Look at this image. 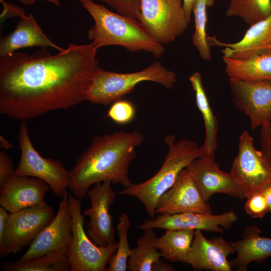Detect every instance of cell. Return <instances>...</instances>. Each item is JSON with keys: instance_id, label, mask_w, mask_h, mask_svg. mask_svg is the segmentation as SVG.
I'll return each mask as SVG.
<instances>
[{"instance_id": "cell-21", "label": "cell", "mask_w": 271, "mask_h": 271, "mask_svg": "<svg viewBox=\"0 0 271 271\" xmlns=\"http://www.w3.org/2000/svg\"><path fill=\"white\" fill-rule=\"evenodd\" d=\"M261 230L256 225L246 227L242 238L231 242L236 256L229 261L232 269L245 271L251 262L271 257V238L260 235Z\"/></svg>"}, {"instance_id": "cell-41", "label": "cell", "mask_w": 271, "mask_h": 271, "mask_svg": "<svg viewBox=\"0 0 271 271\" xmlns=\"http://www.w3.org/2000/svg\"><path fill=\"white\" fill-rule=\"evenodd\" d=\"M0 145L1 148L8 150L12 149L14 146L7 141L3 136H0Z\"/></svg>"}, {"instance_id": "cell-11", "label": "cell", "mask_w": 271, "mask_h": 271, "mask_svg": "<svg viewBox=\"0 0 271 271\" xmlns=\"http://www.w3.org/2000/svg\"><path fill=\"white\" fill-rule=\"evenodd\" d=\"M232 102L248 116L250 128L271 123V81H244L229 78Z\"/></svg>"}, {"instance_id": "cell-26", "label": "cell", "mask_w": 271, "mask_h": 271, "mask_svg": "<svg viewBox=\"0 0 271 271\" xmlns=\"http://www.w3.org/2000/svg\"><path fill=\"white\" fill-rule=\"evenodd\" d=\"M2 270L5 271H68L70 270L67 252H51L30 260L18 263L5 262Z\"/></svg>"}, {"instance_id": "cell-9", "label": "cell", "mask_w": 271, "mask_h": 271, "mask_svg": "<svg viewBox=\"0 0 271 271\" xmlns=\"http://www.w3.org/2000/svg\"><path fill=\"white\" fill-rule=\"evenodd\" d=\"M54 216L52 207L47 203L10 213L0 256L16 254L29 246Z\"/></svg>"}, {"instance_id": "cell-33", "label": "cell", "mask_w": 271, "mask_h": 271, "mask_svg": "<svg viewBox=\"0 0 271 271\" xmlns=\"http://www.w3.org/2000/svg\"><path fill=\"white\" fill-rule=\"evenodd\" d=\"M259 144L262 155L271 169V123L260 127Z\"/></svg>"}, {"instance_id": "cell-24", "label": "cell", "mask_w": 271, "mask_h": 271, "mask_svg": "<svg viewBox=\"0 0 271 271\" xmlns=\"http://www.w3.org/2000/svg\"><path fill=\"white\" fill-rule=\"evenodd\" d=\"M195 230H166L165 233L155 240L161 256L170 261L185 262L191 248Z\"/></svg>"}, {"instance_id": "cell-15", "label": "cell", "mask_w": 271, "mask_h": 271, "mask_svg": "<svg viewBox=\"0 0 271 271\" xmlns=\"http://www.w3.org/2000/svg\"><path fill=\"white\" fill-rule=\"evenodd\" d=\"M187 212L212 213L210 205L185 168L179 174L173 186L159 198L156 213Z\"/></svg>"}, {"instance_id": "cell-38", "label": "cell", "mask_w": 271, "mask_h": 271, "mask_svg": "<svg viewBox=\"0 0 271 271\" xmlns=\"http://www.w3.org/2000/svg\"><path fill=\"white\" fill-rule=\"evenodd\" d=\"M195 1L196 0H183V9L189 23L190 22L193 6Z\"/></svg>"}, {"instance_id": "cell-3", "label": "cell", "mask_w": 271, "mask_h": 271, "mask_svg": "<svg viewBox=\"0 0 271 271\" xmlns=\"http://www.w3.org/2000/svg\"><path fill=\"white\" fill-rule=\"evenodd\" d=\"M78 1L94 20L88 38L98 49L118 45L133 52L151 53L157 58L163 54V45L155 41L138 20L114 13L93 0Z\"/></svg>"}, {"instance_id": "cell-8", "label": "cell", "mask_w": 271, "mask_h": 271, "mask_svg": "<svg viewBox=\"0 0 271 271\" xmlns=\"http://www.w3.org/2000/svg\"><path fill=\"white\" fill-rule=\"evenodd\" d=\"M149 35L162 45L181 36L188 24L183 0H141L138 20Z\"/></svg>"}, {"instance_id": "cell-36", "label": "cell", "mask_w": 271, "mask_h": 271, "mask_svg": "<svg viewBox=\"0 0 271 271\" xmlns=\"http://www.w3.org/2000/svg\"><path fill=\"white\" fill-rule=\"evenodd\" d=\"M10 213L4 208L0 207V249L3 247L6 228Z\"/></svg>"}, {"instance_id": "cell-2", "label": "cell", "mask_w": 271, "mask_h": 271, "mask_svg": "<svg viewBox=\"0 0 271 271\" xmlns=\"http://www.w3.org/2000/svg\"><path fill=\"white\" fill-rule=\"evenodd\" d=\"M144 141V136L137 131L94 137L69 171L71 193L81 199L91 186L106 181L124 187L130 186L129 166L136 159V148Z\"/></svg>"}, {"instance_id": "cell-34", "label": "cell", "mask_w": 271, "mask_h": 271, "mask_svg": "<svg viewBox=\"0 0 271 271\" xmlns=\"http://www.w3.org/2000/svg\"><path fill=\"white\" fill-rule=\"evenodd\" d=\"M15 174L13 163L4 151L0 152V185L5 183Z\"/></svg>"}, {"instance_id": "cell-22", "label": "cell", "mask_w": 271, "mask_h": 271, "mask_svg": "<svg viewBox=\"0 0 271 271\" xmlns=\"http://www.w3.org/2000/svg\"><path fill=\"white\" fill-rule=\"evenodd\" d=\"M225 72L229 78L244 81H271V49L244 59L223 56Z\"/></svg>"}, {"instance_id": "cell-10", "label": "cell", "mask_w": 271, "mask_h": 271, "mask_svg": "<svg viewBox=\"0 0 271 271\" xmlns=\"http://www.w3.org/2000/svg\"><path fill=\"white\" fill-rule=\"evenodd\" d=\"M230 172L243 189L246 197L271 183V169L261 151L255 149L253 139L246 130L240 135L238 153Z\"/></svg>"}, {"instance_id": "cell-40", "label": "cell", "mask_w": 271, "mask_h": 271, "mask_svg": "<svg viewBox=\"0 0 271 271\" xmlns=\"http://www.w3.org/2000/svg\"><path fill=\"white\" fill-rule=\"evenodd\" d=\"M20 2L24 5H31L35 3L38 0H19ZM48 2L51 3L56 6L57 7H60V0H44Z\"/></svg>"}, {"instance_id": "cell-30", "label": "cell", "mask_w": 271, "mask_h": 271, "mask_svg": "<svg viewBox=\"0 0 271 271\" xmlns=\"http://www.w3.org/2000/svg\"><path fill=\"white\" fill-rule=\"evenodd\" d=\"M136 114V107L132 103L121 99L111 104L107 116L116 123L124 125L131 122Z\"/></svg>"}, {"instance_id": "cell-20", "label": "cell", "mask_w": 271, "mask_h": 271, "mask_svg": "<svg viewBox=\"0 0 271 271\" xmlns=\"http://www.w3.org/2000/svg\"><path fill=\"white\" fill-rule=\"evenodd\" d=\"M22 15L15 30L0 40V57L24 48L51 47L60 51L64 49L53 43L43 32L33 16Z\"/></svg>"}, {"instance_id": "cell-28", "label": "cell", "mask_w": 271, "mask_h": 271, "mask_svg": "<svg viewBox=\"0 0 271 271\" xmlns=\"http://www.w3.org/2000/svg\"><path fill=\"white\" fill-rule=\"evenodd\" d=\"M214 3L215 0H196L192 9L194 17V32L192 37V42L201 59L206 61L212 59L206 31L207 9L212 6Z\"/></svg>"}, {"instance_id": "cell-19", "label": "cell", "mask_w": 271, "mask_h": 271, "mask_svg": "<svg viewBox=\"0 0 271 271\" xmlns=\"http://www.w3.org/2000/svg\"><path fill=\"white\" fill-rule=\"evenodd\" d=\"M210 46L224 47L223 56L244 59L268 49L271 44V13L266 18L250 26L242 39L235 43L220 42L215 37L207 36Z\"/></svg>"}, {"instance_id": "cell-32", "label": "cell", "mask_w": 271, "mask_h": 271, "mask_svg": "<svg viewBox=\"0 0 271 271\" xmlns=\"http://www.w3.org/2000/svg\"><path fill=\"white\" fill-rule=\"evenodd\" d=\"M116 10L119 14L137 20L141 14V0H98Z\"/></svg>"}, {"instance_id": "cell-16", "label": "cell", "mask_w": 271, "mask_h": 271, "mask_svg": "<svg viewBox=\"0 0 271 271\" xmlns=\"http://www.w3.org/2000/svg\"><path fill=\"white\" fill-rule=\"evenodd\" d=\"M186 169L207 202L216 193L225 194L240 200L246 197L243 189L232 174L222 171L215 159L200 157L193 160Z\"/></svg>"}, {"instance_id": "cell-29", "label": "cell", "mask_w": 271, "mask_h": 271, "mask_svg": "<svg viewBox=\"0 0 271 271\" xmlns=\"http://www.w3.org/2000/svg\"><path fill=\"white\" fill-rule=\"evenodd\" d=\"M116 231L118 236L116 252L110 257L106 271H126L127 260L131 252L128 241V232L130 222L126 213H123L119 218Z\"/></svg>"}, {"instance_id": "cell-23", "label": "cell", "mask_w": 271, "mask_h": 271, "mask_svg": "<svg viewBox=\"0 0 271 271\" xmlns=\"http://www.w3.org/2000/svg\"><path fill=\"white\" fill-rule=\"evenodd\" d=\"M189 79L195 92L197 106L204 121L205 139L200 147L202 156L215 159L214 153L217 147L218 121L210 105L200 74L195 72Z\"/></svg>"}, {"instance_id": "cell-6", "label": "cell", "mask_w": 271, "mask_h": 271, "mask_svg": "<svg viewBox=\"0 0 271 271\" xmlns=\"http://www.w3.org/2000/svg\"><path fill=\"white\" fill-rule=\"evenodd\" d=\"M72 220V237L67 251L70 271H106L108 261L116 252L118 242L106 246L95 244L84 228L81 199L68 195Z\"/></svg>"}, {"instance_id": "cell-31", "label": "cell", "mask_w": 271, "mask_h": 271, "mask_svg": "<svg viewBox=\"0 0 271 271\" xmlns=\"http://www.w3.org/2000/svg\"><path fill=\"white\" fill-rule=\"evenodd\" d=\"M246 198L244 208L251 217L262 218L268 212L267 202L262 190L253 193Z\"/></svg>"}, {"instance_id": "cell-17", "label": "cell", "mask_w": 271, "mask_h": 271, "mask_svg": "<svg viewBox=\"0 0 271 271\" xmlns=\"http://www.w3.org/2000/svg\"><path fill=\"white\" fill-rule=\"evenodd\" d=\"M49 189L40 179L15 174L0 185V205L9 213L42 206L46 203L45 196Z\"/></svg>"}, {"instance_id": "cell-18", "label": "cell", "mask_w": 271, "mask_h": 271, "mask_svg": "<svg viewBox=\"0 0 271 271\" xmlns=\"http://www.w3.org/2000/svg\"><path fill=\"white\" fill-rule=\"evenodd\" d=\"M235 252L231 242L222 237L207 239L196 230L185 263L196 270L231 271L227 256Z\"/></svg>"}, {"instance_id": "cell-1", "label": "cell", "mask_w": 271, "mask_h": 271, "mask_svg": "<svg viewBox=\"0 0 271 271\" xmlns=\"http://www.w3.org/2000/svg\"><path fill=\"white\" fill-rule=\"evenodd\" d=\"M93 43L69 44L56 54L47 48L0 58V113L27 120L86 100L98 68Z\"/></svg>"}, {"instance_id": "cell-37", "label": "cell", "mask_w": 271, "mask_h": 271, "mask_svg": "<svg viewBox=\"0 0 271 271\" xmlns=\"http://www.w3.org/2000/svg\"><path fill=\"white\" fill-rule=\"evenodd\" d=\"M176 269L173 265L159 258L152 266V271H174Z\"/></svg>"}, {"instance_id": "cell-27", "label": "cell", "mask_w": 271, "mask_h": 271, "mask_svg": "<svg viewBox=\"0 0 271 271\" xmlns=\"http://www.w3.org/2000/svg\"><path fill=\"white\" fill-rule=\"evenodd\" d=\"M270 13L271 0H230L226 15L238 17L250 26Z\"/></svg>"}, {"instance_id": "cell-25", "label": "cell", "mask_w": 271, "mask_h": 271, "mask_svg": "<svg viewBox=\"0 0 271 271\" xmlns=\"http://www.w3.org/2000/svg\"><path fill=\"white\" fill-rule=\"evenodd\" d=\"M143 231L137 241V246L131 249L127 260V270L152 271L153 264L162 256L155 245L157 235L154 229Z\"/></svg>"}, {"instance_id": "cell-5", "label": "cell", "mask_w": 271, "mask_h": 271, "mask_svg": "<svg viewBox=\"0 0 271 271\" xmlns=\"http://www.w3.org/2000/svg\"><path fill=\"white\" fill-rule=\"evenodd\" d=\"M144 81L156 82L170 89L176 83L177 77L160 61L154 62L141 71L126 73L108 71L99 67L88 88L86 100L107 106L122 99Z\"/></svg>"}, {"instance_id": "cell-14", "label": "cell", "mask_w": 271, "mask_h": 271, "mask_svg": "<svg viewBox=\"0 0 271 271\" xmlns=\"http://www.w3.org/2000/svg\"><path fill=\"white\" fill-rule=\"evenodd\" d=\"M237 219L234 211L220 214L187 212L172 214H160L157 218L146 219L137 226L138 229H163L166 230L192 229L224 233Z\"/></svg>"}, {"instance_id": "cell-7", "label": "cell", "mask_w": 271, "mask_h": 271, "mask_svg": "<svg viewBox=\"0 0 271 271\" xmlns=\"http://www.w3.org/2000/svg\"><path fill=\"white\" fill-rule=\"evenodd\" d=\"M18 142L21 158L15 174L45 181L58 197L62 198L68 194L70 172L60 161L45 158L39 154L32 143L26 120L21 122Z\"/></svg>"}, {"instance_id": "cell-42", "label": "cell", "mask_w": 271, "mask_h": 271, "mask_svg": "<svg viewBox=\"0 0 271 271\" xmlns=\"http://www.w3.org/2000/svg\"><path fill=\"white\" fill-rule=\"evenodd\" d=\"M268 49H271V44H270V45L269 46Z\"/></svg>"}, {"instance_id": "cell-4", "label": "cell", "mask_w": 271, "mask_h": 271, "mask_svg": "<svg viewBox=\"0 0 271 271\" xmlns=\"http://www.w3.org/2000/svg\"><path fill=\"white\" fill-rule=\"evenodd\" d=\"M168 152L158 172L147 181L124 187L118 193L136 197L143 203L148 215L155 218L158 201L176 181L181 172L193 160L202 156L200 147L190 140L176 142L172 134L164 137Z\"/></svg>"}, {"instance_id": "cell-35", "label": "cell", "mask_w": 271, "mask_h": 271, "mask_svg": "<svg viewBox=\"0 0 271 271\" xmlns=\"http://www.w3.org/2000/svg\"><path fill=\"white\" fill-rule=\"evenodd\" d=\"M1 3L4 7V10L1 15V19L3 20L7 17H12L15 16L21 17L22 15L27 13L22 8L12 5L6 3L4 0H1Z\"/></svg>"}, {"instance_id": "cell-12", "label": "cell", "mask_w": 271, "mask_h": 271, "mask_svg": "<svg viewBox=\"0 0 271 271\" xmlns=\"http://www.w3.org/2000/svg\"><path fill=\"white\" fill-rule=\"evenodd\" d=\"M112 182L106 181L95 183L90 188L88 195L90 207L83 212L88 216L87 234L96 245L106 246L115 242V230L109 209L115 200L116 194Z\"/></svg>"}, {"instance_id": "cell-13", "label": "cell", "mask_w": 271, "mask_h": 271, "mask_svg": "<svg viewBox=\"0 0 271 271\" xmlns=\"http://www.w3.org/2000/svg\"><path fill=\"white\" fill-rule=\"evenodd\" d=\"M68 195V193L62 198L57 212L52 221L41 231L16 262H24L53 251H68L72 237Z\"/></svg>"}, {"instance_id": "cell-39", "label": "cell", "mask_w": 271, "mask_h": 271, "mask_svg": "<svg viewBox=\"0 0 271 271\" xmlns=\"http://www.w3.org/2000/svg\"><path fill=\"white\" fill-rule=\"evenodd\" d=\"M268 206V212L271 213V183L266 185L262 190Z\"/></svg>"}]
</instances>
